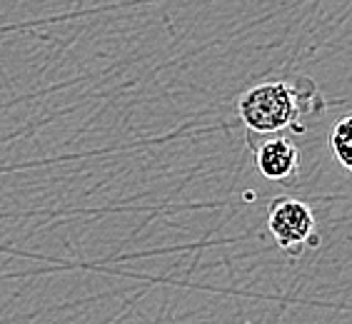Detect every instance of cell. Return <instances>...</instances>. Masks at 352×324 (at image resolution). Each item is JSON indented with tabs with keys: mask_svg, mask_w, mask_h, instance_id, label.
<instances>
[{
	"mask_svg": "<svg viewBox=\"0 0 352 324\" xmlns=\"http://www.w3.org/2000/svg\"><path fill=\"white\" fill-rule=\"evenodd\" d=\"M260 175L272 183H292L300 170V152L287 137H270L255 152Z\"/></svg>",
	"mask_w": 352,
	"mask_h": 324,
	"instance_id": "3",
	"label": "cell"
},
{
	"mask_svg": "<svg viewBox=\"0 0 352 324\" xmlns=\"http://www.w3.org/2000/svg\"><path fill=\"white\" fill-rule=\"evenodd\" d=\"M267 227L278 247L287 255H300L305 244H318L315 215L310 205L300 200H275L267 212Z\"/></svg>",
	"mask_w": 352,
	"mask_h": 324,
	"instance_id": "2",
	"label": "cell"
},
{
	"mask_svg": "<svg viewBox=\"0 0 352 324\" xmlns=\"http://www.w3.org/2000/svg\"><path fill=\"white\" fill-rule=\"evenodd\" d=\"M330 145L340 165H342L347 172H352V115L342 117V120L335 125Z\"/></svg>",
	"mask_w": 352,
	"mask_h": 324,
	"instance_id": "4",
	"label": "cell"
},
{
	"mask_svg": "<svg viewBox=\"0 0 352 324\" xmlns=\"http://www.w3.org/2000/svg\"><path fill=\"white\" fill-rule=\"evenodd\" d=\"M237 113L245 128L260 135H275L287 128H298L300 97L287 82H260L245 90L237 102Z\"/></svg>",
	"mask_w": 352,
	"mask_h": 324,
	"instance_id": "1",
	"label": "cell"
}]
</instances>
